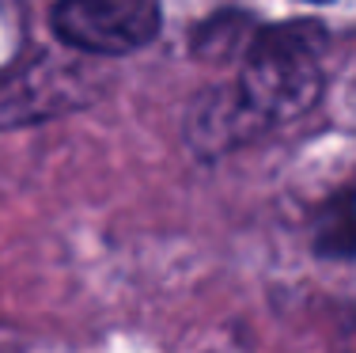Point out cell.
I'll return each instance as SVG.
<instances>
[{
    "instance_id": "cell-5",
    "label": "cell",
    "mask_w": 356,
    "mask_h": 353,
    "mask_svg": "<svg viewBox=\"0 0 356 353\" xmlns=\"http://www.w3.org/2000/svg\"><path fill=\"white\" fill-rule=\"evenodd\" d=\"M315 251L330 258H353L356 255V198L345 194L330 201L315 221Z\"/></svg>"
},
{
    "instance_id": "cell-3",
    "label": "cell",
    "mask_w": 356,
    "mask_h": 353,
    "mask_svg": "<svg viewBox=\"0 0 356 353\" xmlns=\"http://www.w3.org/2000/svg\"><path fill=\"white\" fill-rule=\"evenodd\" d=\"M49 23L76 54L122 57L159 35L163 8L159 0H57Z\"/></svg>"
},
{
    "instance_id": "cell-4",
    "label": "cell",
    "mask_w": 356,
    "mask_h": 353,
    "mask_svg": "<svg viewBox=\"0 0 356 353\" xmlns=\"http://www.w3.org/2000/svg\"><path fill=\"white\" fill-rule=\"evenodd\" d=\"M269 125L247 107L235 84L227 88H213L193 103L190 122H186V137H190L197 156H224L232 148L247 145V141L261 137Z\"/></svg>"
},
{
    "instance_id": "cell-6",
    "label": "cell",
    "mask_w": 356,
    "mask_h": 353,
    "mask_svg": "<svg viewBox=\"0 0 356 353\" xmlns=\"http://www.w3.org/2000/svg\"><path fill=\"white\" fill-rule=\"evenodd\" d=\"M250 27L254 23L247 15H216L213 23H205V27L197 31V38H193V49H197V57H209V61H224V57H243V49H247L250 42Z\"/></svg>"
},
{
    "instance_id": "cell-2",
    "label": "cell",
    "mask_w": 356,
    "mask_h": 353,
    "mask_svg": "<svg viewBox=\"0 0 356 353\" xmlns=\"http://www.w3.org/2000/svg\"><path fill=\"white\" fill-rule=\"evenodd\" d=\"M99 91V72L91 54H42L31 65L0 80V130L46 122L91 103Z\"/></svg>"
},
{
    "instance_id": "cell-1",
    "label": "cell",
    "mask_w": 356,
    "mask_h": 353,
    "mask_svg": "<svg viewBox=\"0 0 356 353\" xmlns=\"http://www.w3.org/2000/svg\"><path fill=\"white\" fill-rule=\"evenodd\" d=\"M326 42V27L315 19L277 23L250 35L235 88L269 130L307 114L318 103L322 84H326V72H322Z\"/></svg>"
},
{
    "instance_id": "cell-7",
    "label": "cell",
    "mask_w": 356,
    "mask_h": 353,
    "mask_svg": "<svg viewBox=\"0 0 356 353\" xmlns=\"http://www.w3.org/2000/svg\"><path fill=\"white\" fill-rule=\"evenodd\" d=\"M341 353H356V323L349 327V334H345V346H341Z\"/></svg>"
},
{
    "instance_id": "cell-8",
    "label": "cell",
    "mask_w": 356,
    "mask_h": 353,
    "mask_svg": "<svg viewBox=\"0 0 356 353\" xmlns=\"http://www.w3.org/2000/svg\"><path fill=\"white\" fill-rule=\"evenodd\" d=\"M311 4H326V0H311Z\"/></svg>"
}]
</instances>
